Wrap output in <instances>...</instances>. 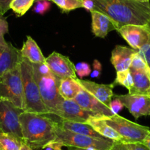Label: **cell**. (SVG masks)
Masks as SVG:
<instances>
[{"label": "cell", "instance_id": "obj_11", "mask_svg": "<svg viewBox=\"0 0 150 150\" xmlns=\"http://www.w3.org/2000/svg\"><path fill=\"white\" fill-rule=\"evenodd\" d=\"M46 64L52 73L60 80L69 77L77 78L74 63L69 57L57 52H53L46 58Z\"/></svg>", "mask_w": 150, "mask_h": 150}, {"label": "cell", "instance_id": "obj_23", "mask_svg": "<svg viewBox=\"0 0 150 150\" xmlns=\"http://www.w3.org/2000/svg\"><path fill=\"white\" fill-rule=\"evenodd\" d=\"M23 144L13 135L0 131V150H20Z\"/></svg>", "mask_w": 150, "mask_h": 150}, {"label": "cell", "instance_id": "obj_6", "mask_svg": "<svg viewBox=\"0 0 150 150\" xmlns=\"http://www.w3.org/2000/svg\"><path fill=\"white\" fill-rule=\"evenodd\" d=\"M0 99L10 101L23 110L25 108L20 64L0 79Z\"/></svg>", "mask_w": 150, "mask_h": 150}, {"label": "cell", "instance_id": "obj_34", "mask_svg": "<svg viewBox=\"0 0 150 150\" xmlns=\"http://www.w3.org/2000/svg\"><path fill=\"white\" fill-rule=\"evenodd\" d=\"M13 0H0V15L4 16L10 10V5Z\"/></svg>", "mask_w": 150, "mask_h": 150}, {"label": "cell", "instance_id": "obj_43", "mask_svg": "<svg viewBox=\"0 0 150 150\" xmlns=\"http://www.w3.org/2000/svg\"><path fill=\"white\" fill-rule=\"evenodd\" d=\"M141 2H149V0H140Z\"/></svg>", "mask_w": 150, "mask_h": 150}, {"label": "cell", "instance_id": "obj_2", "mask_svg": "<svg viewBox=\"0 0 150 150\" xmlns=\"http://www.w3.org/2000/svg\"><path fill=\"white\" fill-rule=\"evenodd\" d=\"M24 144L33 149H43L55 141L56 120L48 115L24 112L19 116Z\"/></svg>", "mask_w": 150, "mask_h": 150}, {"label": "cell", "instance_id": "obj_35", "mask_svg": "<svg viewBox=\"0 0 150 150\" xmlns=\"http://www.w3.org/2000/svg\"><path fill=\"white\" fill-rule=\"evenodd\" d=\"M149 25L150 26V22L149 23ZM138 52L144 57V59L146 60V62L147 64L150 68V46L144 49V50H140V51H138Z\"/></svg>", "mask_w": 150, "mask_h": 150}, {"label": "cell", "instance_id": "obj_12", "mask_svg": "<svg viewBox=\"0 0 150 150\" xmlns=\"http://www.w3.org/2000/svg\"><path fill=\"white\" fill-rule=\"evenodd\" d=\"M126 107L135 119L141 116H150V97L142 95L130 94L115 95Z\"/></svg>", "mask_w": 150, "mask_h": 150}, {"label": "cell", "instance_id": "obj_37", "mask_svg": "<svg viewBox=\"0 0 150 150\" xmlns=\"http://www.w3.org/2000/svg\"><path fill=\"white\" fill-rule=\"evenodd\" d=\"M110 150H126V149H125V146L122 143L115 142L114 145Z\"/></svg>", "mask_w": 150, "mask_h": 150}, {"label": "cell", "instance_id": "obj_39", "mask_svg": "<svg viewBox=\"0 0 150 150\" xmlns=\"http://www.w3.org/2000/svg\"><path fill=\"white\" fill-rule=\"evenodd\" d=\"M143 144H145L147 147L150 149V132L148 135L146 136V138H145V140L144 141Z\"/></svg>", "mask_w": 150, "mask_h": 150}, {"label": "cell", "instance_id": "obj_24", "mask_svg": "<svg viewBox=\"0 0 150 150\" xmlns=\"http://www.w3.org/2000/svg\"><path fill=\"white\" fill-rule=\"evenodd\" d=\"M35 2V0H13L10 5V9L17 16H22L30 10Z\"/></svg>", "mask_w": 150, "mask_h": 150}, {"label": "cell", "instance_id": "obj_15", "mask_svg": "<svg viewBox=\"0 0 150 150\" xmlns=\"http://www.w3.org/2000/svg\"><path fill=\"white\" fill-rule=\"evenodd\" d=\"M77 81L83 87V88L89 92L99 102L109 108L110 104L114 96L112 89L115 86L112 85V83L109 85L98 84L90 80H84L78 78L77 79Z\"/></svg>", "mask_w": 150, "mask_h": 150}, {"label": "cell", "instance_id": "obj_28", "mask_svg": "<svg viewBox=\"0 0 150 150\" xmlns=\"http://www.w3.org/2000/svg\"><path fill=\"white\" fill-rule=\"evenodd\" d=\"M51 8V2L50 0H37L33 8V11L40 15H44L48 12Z\"/></svg>", "mask_w": 150, "mask_h": 150}, {"label": "cell", "instance_id": "obj_9", "mask_svg": "<svg viewBox=\"0 0 150 150\" xmlns=\"http://www.w3.org/2000/svg\"><path fill=\"white\" fill-rule=\"evenodd\" d=\"M134 50L140 51L150 46V26L126 25L117 30Z\"/></svg>", "mask_w": 150, "mask_h": 150}, {"label": "cell", "instance_id": "obj_27", "mask_svg": "<svg viewBox=\"0 0 150 150\" xmlns=\"http://www.w3.org/2000/svg\"><path fill=\"white\" fill-rule=\"evenodd\" d=\"M129 68L134 69H138V70H150L149 66H148L144 57L138 52V51L132 55L131 66Z\"/></svg>", "mask_w": 150, "mask_h": 150}, {"label": "cell", "instance_id": "obj_5", "mask_svg": "<svg viewBox=\"0 0 150 150\" xmlns=\"http://www.w3.org/2000/svg\"><path fill=\"white\" fill-rule=\"evenodd\" d=\"M55 141L63 146H73L80 148H93L96 150H110L114 145V141L108 138H96L82 134L75 133L59 125L56 121Z\"/></svg>", "mask_w": 150, "mask_h": 150}, {"label": "cell", "instance_id": "obj_10", "mask_svg": "<svg viewBox=\"0 0 150 150\" xmlns=\"http://www.w3.org/2000/svg\"><path fill=\"white\" fill-rule=\"evenodd\" d=\"M48 116L57 117L62 120L86 123L91 117L99 115L84 110L74 99H64L57 106L52 114Z\"/></svg>", "mask_w": 150, "mask_h": 150}, {"label": "cell", "instance_id": "obj_33", "mask_svg": "<svg viewBox=\"0 0 150 150\" xmlns=\"http://www.w3.org/2000/svg\"><path fill=\"white\" fill-rule=\"evenodd\" d=\"M93 71L91 74V76L93 78H97L101 75V73H102V65H101V63L97 60H93Z\"/></svg>", "mask_w": 150, "mask_h": 150}, {"label": "cell", "instance_id": "obj_14", "mask_svg": "<svg viewBox=\"0 0 150 150\" xmlns=\"http://www.w3.org/2000/svg\"><path fill=\"white\" fill-rule=\"evenodd\" d=\"M21 58L20 50L13 47L11 43L0 45V79L5 73L18 66Z\"/></svg>", "mask_w": 150, "mask_h": 150}, {"label": "cell", "instance_id": "obj_29", "mask_svg": "<svg viewBox=\"0 0 150 150\" xmlns=\"http://www.w3.org/2000/svg\"><path fill=\"white\" fill-rule=\"evenodd\" d=\"M75 71L77 76L82 78L90 75L91 74V69L88 63L80 62L75 66Z\"/></svg>", "mask_w": 150, "mask_h": 150}, {"label": "cell", "instance_id": "obj_17", "mask_svg": "<svg viewBox=\"0 0 150 150\" xmlns=\"http://www.w3.org/2000/svg\"><path fill=\"white\" fill-rule=\"evenodd\" d=\"M133 85L129 93L150 97V70H138L129 68Z\"/></svg>", "mask_w": 150, "mask_h": 150}, {"label": "cell", "instance_id": "obj_38", "mask_svg": "<svg viewBox=\"0 0 150 150\" xmlns=\"http://www.w3.org/2000/svg\"><path fill=\"white\" fill-rule=\"evenodd\" d=\"M48 146H51L54 150H63L62 149V146H63L61 144H58V143H52Z\"/></svg>", "mask_w": 150, "mask_h": 150}, {"label": "cell", "instance_id": "obj_36", "mask_svg": "<svg viewBox=\"0 0 150 150\" xmlns=\"http://www.w3.org/2000/svg\"><path fill=\"white\" fill-rule=\"evenodd\" d=\"M83 8L87 11H93L94 10V2L93 0H83Z\"/></svg>", "mask_w": 150, "mask_h": 150}, {"label": "cell", "instance_id": "obj_20", "mask_svg": "<svg viewBox=\"0 0 150 150\" xmlns=\"http://www.w3.org/2000/svg\"><path fill=\"white\" fill-rule=\"evenodd\" d=\"M20 53L21 57L30 60L32 63H46V57L31 36H27V40L24 41Z\"/></svg>", "mask_w": 150, "mask_h": 150}, {"label": "cell", "instance_id": "obj_26", "mask_svg": "<svg viewBox=\"0 0 150 150\" xmlns=\"http://www.w3.org/2000/svg\"><path fill=\"white\" fill-rule=\"evenodd\" d=\"M59 7L63 12H69L83 8V0H50Z\"/></svg>", "mask_w": 150, "mask_h": 150}, {"label": "cell", "instance_id": "obj_41", "mask_svg": "<svg viewBox=\"0 0 150 150\" xmlns=\"http://www.w3.org/2000/svg\"><path fill=\"white\" fill-rule=\"evenodd\" d=\"M20 150H35V149H33L30 148V146H28L26 145V144H23V145L21 146V149H20Z\"/></svg>", "mask_w": 150, "mask_h": 150}, {"label": "cell", "instance_id": "obj_32", "mask_svg": "<svg viewBox=\"0 0 150 150\" xmlns=\"http://www.w3.org/2000/svg\"><path fill=\"white\" fill-rule=\"evenodd\" d=\"M126 150H150L143 143H122Z\"/></svg>", "mask_w": 150, "mask_h": 150}, {"label": "cell", "instance_id": "obj_1", "mask_svg": "<svg viewBox=\"0 0 150 150\" xmlns=\"http://www.w3.org/2000/svg\"><path fill=\"white\" fill-rule=\"evenodd\" d=\"M93 1V11L108 16L114 21L118 30L126 25H146L150 22L149 2L140 0Z\"/></svg>", "mask_w": 150, "mask_h": 150}, {"label": "cell", "instance_id": "obj_44", "mask_svg": "<svg viewBox=\"0 0 150 150\" xmlns=\"http://www.w3.org/2000/svg\"><path fill=\"white\" fill-rule=\"evenodd\" d=\"M35 1H37V0H35Z\"/></svg>", "mask_w": 150, "mask_h": 150}, {"label": "cell", "instance_id": "obj_18", "mask_svg": "<svg viewBox=\"0 0 150 150\" xmlns=\"http://www.w3.org/2000/svg\"><path fill=\"white\" fill-rule=\"evenodd\" d=\"M137 52V50L132 48L120 45L116 46L111 53L110 61L116 71L129 69L131 66L132 55Z\"/></svg>", "mask_w": 150, "mask_h": 150}, {"label": "cell", "instance_id": "obj_13", "mask_svg": "<svg viewBox=\"0 0 150 150\" xmlns=\"http://www.w3.org/2000/svg\"><path fill=\"white\" fill-rule=\"evenodd\" d=\"M74 100L84 110L96 113L99 116H111L114 115L108 106L99 102L84 88L80 91Z\"/></svg>", "mask_w": 150, "mask_h": 150}, {"label": "cell", "instance_id": "obj_30", "mask_svg": "<svg viewBox=\"0 0 150 150\" xmlns=\"http://www.w3.org/2000/svg\"><path fill=\"white\" fill-rule=\"evenodd\" d=\"M8 33V22L6 18L0 15V45L8 44L5 39V35Z\"/></svg>", "mask_w": 150, "mask_h": 150}, {"label": "cell", "instance_id": "obj_25", "mask_svg": "<svg viewBox=\"0 0 150 150\" xmlns=\"http://www.w3.org/2000/svg\"><path fill=\"white\" fill-rule=\"evenodd\" d=\"M113 86L119 85L125 87L129 91L132 87L133 81H132V74L130 73L129 69L127 70L122 71H116V77L114 82L112 83Z\"/></svg>", "mask_w": 150, "mask_h": 150}, {"label": "cell", "instance_id": "obj_4", "mask_svg": "<svg viewBox=\"0 0 150 150\" xmlns=\"http://www.w3.org/2000/svg\"><path fill=\"white\" fill-rule=\"evenodd\" d=\"M20 66L25 102L24 111L48 115V110L43 102L39 88L35 80L33 63L22 57Z\"/></svg>", "mask_w": 150, "mask_h": 150}, {"label": "cell", "instance_id": "obj_7", "mask_svg": "<svg viewBox=\"0 0 150 150\" xmlns=\"http://www.w3.org/2000/svg\"><path fill=\"white\" fill-rule=\"evenodd\" d=\"M103 119L124 138V143H143L150 132L148 127L131 122L119 114L103 116Z\"/></svg>", "mask_w": 150, "mask_h": 150}, {"label": "cell", "instance_id": "obj_21", "mask_svg": "<svg viewBox=\"0 0 150 150\" xmlns=\"http://www.w3.org/2000/svg\"><path fill=\"white\" fill-rule=\"evenodd\" d=\"M59 125L63 127L65 129L71 131V132H75V133L82 134L84 135L93 137L96 138H105L101 135H99L97 132L94 130L90 125L86 123H80V122H70L67 120H62L60 119L57 121Z\"/></svg>", "mask_w": 150, "mask_h": 150}, {"label": "cell", "instance_id": "obj_3", "mask_svg": "<svg viewBox=\"0 0 150 150\" xmlns=\"http://www.w3.org/2000/svg\"><path fill=\"white\" fill-rule=\"evenodd\" d=\"M34 77L41 98L48 110V115H52L59 105L64 100L59 92L60 80L55 77L46 63H33Z\"/></svg>", "mask_w": 150, "mask_h": 150}, {"label": "cell", "instance_id": "obj_8", "mask_svg": "<svg viewBox=\"0 0 150 150\" xmlns=\"http://www.w3.org/2000/svg\"><path fill=\"white\" fill-rule=\"evenodd\" d=\"M24 111L10 101L0 99V131L13 135L23 143L19 116Z\"/></svg>", "mask_w": 150, "mask_h": 150}, {"label": "cell", "instance_id": "obj_42", "mask_svg": "<svg viewBox=\"0 0 150 150\" xmlns=\"http://www.w3.org/2000/svg\"><path fill=\"white\" fill-rule=\"evenodd\" d=\"M45 150H54L51 146H47L45 148Z\"/></svg>", "mask_w": 150, "mask_h": 150}, {"label": "cell", "instance_id": "obj_22", "mask_svg": "<svg viewBox=\"0 0 150 150\" xmlns=\"http://www.w3.org/2000/svg\"><path fill=\"white\" fill-rule=\"evenodd\" d=\"M77 79L69 77L60 80L59 92L64 99H74L83 89V87L77 81Z\"/></svg>", "mask_w": 150, "mask_h": 150}, {"label": "cell", "instance_id": "obj_19", "mask_svg": "<svg viewBox=\"0 0 150 150\" xmlns=\"http://www.w3.org/2000/svg\"><path fill=\"white\" fill-rule=\"evenodd\" d=\"M86 124L90 125L96 132H97L99 135L103 136L104 138H108L114 142H125L124 138L105 122L103 119V116H92L90 119H88Z\"/></svg>", "mask_w": 150, "mask_h": 150}, {"label": "cell", "instance_id": "obj_31", "mask_svg": "<svg viewBox=\"0 0 150 150\" xmlns=\"http://www.w3.org/2000/svg\"><path fill=\"white\" fill-rule=\"evenodd\" d=\"M124 105L122 104V102L119 100L117 98H115L112 101H111L110 104V109L112 111V112L114 115L118 114L120 110H122L124 108Z\"/></svg>", "mask_w": 150, "mask_h": 150}, {"label": "cell", "instance_id": "obj_40", "mask_svg": "<svg viewBox=\"0 0 150 150\" xmlns=\"http://www.w3.org/2000/svg\"><path fill=\"white\" fill-rule=\"evenodd\" d=\"M69 150H96L93 148H80V147L69 146Z\"/></svg>", "mask_w": 150, "mask_h": 150}, {"label": "cell", "instance_id": "obj_16", "mask_svg": "<svg viewBox=\"0 0 150 150\" xmlns=\"http://www.w3.org/2000/svg\"><path fill=\"white\" fill-rule=\"evenodd\" d=\"M91 13L92 33L95 36L105 38L108 33L113 30L117 31L118 28L114 21L102 13L93 11Z\"/></svg>", "mask_w": 150, "mask_h": 150}]
</instances>
